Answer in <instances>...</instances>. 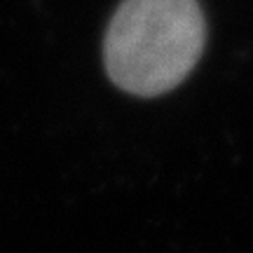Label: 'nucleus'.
I'll list each match as a JSON object with an SVG mask.
<instances>
[{"label": "nucleus", "instance_id": "1", "mask_svg": "<svg viewBox=\"0 0 253 253\" xmlns=\"http://www.w3.org/2000/svg\"><path fill=\"white\" fill-rule=\"evenodd\" d=\"M207 24L197 0H122L103 40L110 80L134 96H160L197 66Z\"/></svg>", "mask_w": 253, "mask_h": 253}]
</instances>
